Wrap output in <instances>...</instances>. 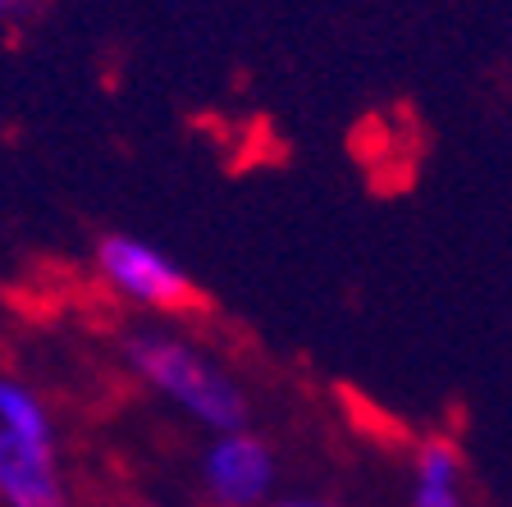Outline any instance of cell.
Wrapping results in <instances>:
<instances>
[{"instance_id":"obj_2","label":"cell","mask_w":512,"mask_h":507,"mask_svg":"<svg viewBox=\"0 0 512 507\" xmlns=\"http://www.w3.org/2000/svg\"><path fill=\"white\" fill-rule=\"evenodd\" d=\"M96 275L119 302L156 316H183L197 307V284L188 279V270L170 252L133 233H106L96 243Z\"/></svg>"},{"instance_id":"obj_8","label":"cell","mask_w":512,"mask_h":507,"mask_svg":"<svg viewBox=\"0 0 512 507\" xmlns=\"http://www.w3.org/2000/svg\"><path fill=\"white\" fill-rule=\"evenodd\" d=\"M275 507H330V503H316V498H288V503H275Z\"/></svg>"},{"instance_id":"obj_5","label":"cell","mask_w":512,"mask_h":507,"mask_svg":"<svg viewBox=\"0 0 512 507\" xmlns=\"http://www.w3.org/2000/svg\"><path fill=\"white\" fill-rule=\"evenodd\" d=\"M462 448L448 434H426L412 448V507H462Z\"/></svg>"},{"instance_id":"obj_1","label":"cell","mask_w":512,"mask_h":507,"mask_svg":"<svg viewBox=\"0 0 512 507\" xmlns=\"http://www.w3.org/2000/svg\"><path fill=\"white\" fill-rule=\"evenodd\" d=\"M124 366L151 393L174 402L183 416H192L211 434L247 430V398L238 380L188 338L170 334V329H133L124 338Z\"/></svg>"},{"instance_id":"obj_3","label":"cell","mask_w":512,"mask_h":507,"mask_svg":"<svg viewBox=\"0 0 512 507\" xmlns=\"http://www.w3.org/2000/svg\"><path fill=\"white\" fill-rule=\"evenodd\" d=\"M202 489L211 507H266L275 489V453L261 434H215L202 457Z\"/></svg>"},{"instance_id":"obj_6","label":"cell","mask_w":512,"mask_h":507,"mask_svg":"<svg viewBox=\"0 0 512 507\" xmlns=\"http://www.w3.org/2000/svg\"><path fill=\"white\" fill-rule=\"evenodd\" d=\"M0 430L23 439V444L51 448V416H46L42 402L14 380H0Z\"/></svg>"},{"instance_id":"obj_4","label":"cell","mask_w":512,"mask_h":507,"mask_svg":"<svg viewBox=\"0 0 512 507\" xmlns=\"http://www.w3.org/2000/svg\"><path fill=\"white\" fill-rule=\"evenodd\" d=\"M0 503L5 507H64V480L55 448L23 444L0 430Z\"/></svg>"},{"instance_id":"obj_7","label":"cell","mask_w":512,"mask_h":507,"mask_svg":"<svg viewBox=\"0 0 512 507\" xmlns=\"http://www.w3.org/2000/svg\"><path fill=\"white\" fill-rule=\"evenodd\" d=\"M42 10L46 0H0V28H28Z\"/></svg>"}]
</instances>
